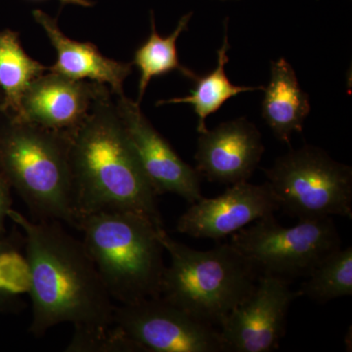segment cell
Instances as JSON below:
<instances>
[{
    "mask_svg": "<svg viewBox=\"0 0 352 352\" xmlns=\"http://www.w3.org/2000/svg\"><path fill=\"white\" fill-rule=\"evenodd\" d=\"M116 106L156 195L175 194L190 204L203 198L200 173L185 163L156 131L141 111L140 104L122 94L117 96Z\"/></svg>",
    "mask_w": 352,
    "mask_h": 352,
    "instance_id": "30bf717a",
    "label": "cell"
},
{
    "mask_svg": "<svg viewBox=\"0 0 352 352\" xmlns=\"http://www.w3.org/2000/svg\"><path fill=\"white\" fill-rule=\"evenodd\" d=\"M263 153L258 127L245 118H239L200 134L195 168L208 182L237 184L252 177Z\"/></svg>",
    "mask_w": 352,
    "mask_h": 352,
    "instance_id": "4fadbf2b",
    "label": "cell"
},
{
    "mask_svg": "<svg viewBox=\"0 0 352 352\" xmlns=\"http://www.w3.org/2000/svg\"><path fill=\"white\" fill-rule=\"evenodd\" d=\"M32 1H44V0H32ZM63 6H78L82 7H91L94 6V2L91 0H59Z\"/></svg>",
    "mask_w": 352,
    "mask_h": 352,
    "instance_id": "7402d4cb",
    "label": "cell"
},
{
    "mask_svg": "<svg viewBox=\"0 0 352 352\" xmlns=\"http://www.w3.org/2000/svg\"><path fill=\"white\" fill-rule=\"evenodd\" d=\"M19 32H0V113L7 117L19 115L21 104L28 88L36 78L48 71L25 53Z\"/></svg>",
    "mask_w": 352,
    "mask_h": 352,
    "instance_id": "2e32d148",
    "label": "cell"
},
{
    "mask_svg": "<svg viewBox=\"0 0 352 352\" xmlns=\"http://www.w3.org/2000/svg\"><path fill=\"white\" fill-rule=\"evenodd\" d=\"M231 245L258 270L292 281L307 277L331 254L342 248L333 217L300 220L298 226H280L274 214L231 235Z\"/></svg>",
    "mask_w": 352,
    "mask_h": 352,
    "instance_id": "52a82bcc",
    "label": "cell"
},
{
    "mask_svg": "<svg viewBox=\"0 0 352 352\" xmlns=\"http://www.w3.org/2000/svg\"><path fill=\"white\" fill-rule=\"evenodd\" d=\"M303 282L300 295L326 303L352 295V248L338 250L322 261Z\"/></svg>",
    "mask_w": 352,
    "mask_h": 352,
    "instance_id": "ffe728a7",
    "label": "cell"
},
{
    "mask_svg": "<svg viewBox=\"0 0 352 352\" xmlns=\"http://www.w3.org/2000/svg\"><path fill=\"white\" fill-rule=\"evenodd\" d=\"M29 266L21 234H0V314H17L29 296Z\"/></svg>",
    "mask_w": 352,
    "mask_h": 352,
    "instance_id": "d6986e66",
    "label": "cell"
},
{
    "mask_svg": "<svg viewBox=\"0 0 352 352\" xmlns=\"http://www.w3.org/2000/svg\"><path fill=\"white\" fill-rule=\"evenodd\" d=\"M230 44L228 41V19L224 21L223 43L217 51V68L212 69L205 76H197L194 82L196 87L191 94L184 97H177L168 100L157 102V106L168 105V104H189L194 109L198 117L197 131L199 134L208 131L206 120L208 116L217 113L224 103L232 97L237 96L243 92L263 90L264 87H240L233 85L227 78L226 66L229 58L227 55Z\"/></svg>",
    "mask_w": 352,
    "mask_h": 352,
    "instance_id": "e0dca14e",
    "label": "cell"
},
{
    "mask_svg": "<svg viewBox=\"0 0 352 352\" xmlns=\"http://www.w3.org/2000/svg\"><path fill=\"white\" fill-rule=\"evenodd\" d=\"M8 219L24 238L32 302L30 332L36 337L63 323L75 336L99 335L113 324L116 303L82 240L60 222L32 220L11 208Z\"/></svg>",
    "mask_w": 352,
    "mask_h": 352,
    "instance_id": "6da1fadb",
    "label": "cell"
},
{
    "mask_svg": "<svg viewBox=\"0 0 352 352\" xmlns=\"http://www.w3.org/2000/svg\"><path fill=\"white\" fill-rule=\"evenodd\" d=\"M0 124H1V113H0Z\"/></svg>",
    "mask_w": 352,
    "mask_h": 352,
    "instance_id": "cb8c5ba5",
    "label": "cell"
},
{
    "mask_svg": "<svg viewBox=\"0 0 352 352\" xmlns=\"http://www.w3.org/2000/svg\"><path fill=\"white\" fill-rule=\"evenodd\" d=\"M10 185L0 173V234L6 232V223L8 214L12 208V196Z\"/></svg>",
    "mask_w": 352,
    "mask_h": 352,
    "instance_id": "44dd1931",
    "label": "cell"
},
{
    "mask_svg": "<svg viewBox=\"0 0 352 352\" xmlns=\"http://www.w3.org/2000/svg\"><path fill=\"white\" fill-rule=\"evenodd\" d=\"M280 208L298 220L352 219V170L305 144L264 168Z\"/></svg>",
    "mask_w": 352,
    "mask_h": 352,
    "instance_id": "8992f818",
    "label": "cell"
},
{
    "mask_svg": "<svg viewBox=\"0 0 352 352\" xmlns=\"http://www.w3.org/2000/svg\"><path fill=\"white\" fill-rule=\"evenodd\" d=\"M76 229L115 302L131 303L161 296L166 265L159 228L135 212L85 215Z\"/></svg>",
    "mask_w": 352,
    "mask_h": 352,
    "instance_id": "277c9868",
    "label": "cell"
},
{
    "mask_svg": "<svg viewBox=\"0 0 352 352\" xmlns=\"http://www.w3.org/2000/svg\"><path fill=\"white\" fill-rule=\"evenodd\" d=\"M32 16L41 25L57 53L48 71L76 80L107 85L116 96L124 94V82L132 73V64L104 56L95 44L69 38L58 25L56 18L36 9Z\"/></svg>",
    "mask_w": 352,
    "mask_h": 352,
    "instance_id": "5bb4252c",
    "label": "cell"
},
{
    "mask_svg": "<svg viewBox=\"0 0 352 352\" xmlns=\"http://www.w3.org/2000/svg\"><path fill=\"white\" fill-rule=\"evenodd\" d=\"M263 91L261 116L275 138L289 146L292 134L302 131L311 106L295 69L284 58L271 61L270 83Z\"/></svg>",
    "mask_w": 352,
    "mask_h": 352,
    "instance_id": "9a60e30c",
    "label": "cell"
},
{
    "mask_svg": "<svg viewBox=\"0 0 352 352\" xmlns=\"http://www.w3.org/2000/svg\"><path fill=\"white\" fill-rule=\"evenodd\" d=\"M107 89L100 83L73 80L53 72L43 74L28 88L19 115L13 119L69 134L82 124Z\"/></svg>",
    "mask_w": 352,
    "mask_h": 352,
    "instance_id": "7c38bea8",
    "label": "cell"
},
{
    "mask_svg": "<svg viewBox=\"0 0 352 352\" xmlns=\"http://www.w3.org/2000/svg\"><path fill=\"white\" fill-rule=\"evenodd\" d=\"M113 325L141 352H226L219 328L161 296L116 305Z\"/></svg>",
    "mask_w": 352,
    "mask_h": 352,
    "instance_id": "ba28073f",
    "label": "cell"
},
{
    "mask_svg": "<svg viewBox=\"0 0 352 352\" xmlns=\"http://www.w3.org/2000/svg\"><path fill=\"white\" fill-rule=\"evenodd\" d=\"M280 210L268 182L230 185L222 195L201 198L177 220L176 230L196 239L220 240Z\"/></svg>",
    "mask_w": 352,
    "mask_h": 352,
    "instance_id": "8fae6325",
    "label": "cell"
},
{
    "mask_svg": "<svg viewBox=\"0 0 352 352\" xmlns=\"http://www.w3.org/2000/svg\"><path fill=\"white\" fill-rule=\"evenodd\" d=\"M170 264L164 270L161 296L198 320L219 328L256 287L258 270L230 243L197 251L159 231Z\"/></svg>",
    "mask_w": 352,
    "mask_h": 352,
    "instance_id": "5b68a950",
    "label": "cell"
},
{
    "mask_svg": "<svg viewBox=\"0 0 352 352\" xmlns=\"http://www.w3.org/2000/svg\"><path fill=\"white\" fill-rule=\"evenodd\" d=\"M69 138L1 113L0 173L38 220L76 228Z\"/></svg>",
    "mask_w": 352,
    "mask_h": 352,
    "instance_id": "3957f363",
    "label": "cell"
},
{
    "mask_svg": "<svg viewBox=\"0 0 352 352\" xmlns=\"http://www.w3.org/2000/svg\"><path fill=\"white\" fill-rule=\"evenodd\" d=\"M112 94L111 89L103 92L85 120L69 133L76 223L85 215L122 210L143 215L164 228L156 193Z\"/></svg>",
    "mask_w": 352,
    "mask_h": 352,
    "instance_id": "7a4b0ae2",
    "label": "cell"
},
{
    "mask_svg": "<svg viewBox=\"0 0 352 352\" xmlns=\"http://www.w3.org/2000/svg\"><path fill=\"white\" fill-rule=\"evenodd\" d=\"M192 16L193 12L183 15L178 21L175 31L166 38H163L157 34L154 12L151 11L150 13L151 34L147 41L136 50L133 62H132V65H135L140 72L138 103L140 104L142 101L148 85L155 76H164L170 74V72L178 71L182 76H186L190 80H196L198 76L196 75L195 72L191 71L180 63L177 47H176L180 34L188 29Z\"/></svg>",
    "mask_w": 352,
    "mask_h": 352,
    "instance_id": "ac0fdd59",
    "label": "cell"
},
{
    "mask_svg": "<svg viewBox=\"0 0 352 352\" xmlns=\"http://www.w3.org/2000/svg\"><path fill=\"white\" fill-rule=\"evenodd\" d=\"M291 281L261 275L251 294L227 315L219 327L226 352H271L279 349L287 315L298 296Z\"/></svg>",
    "mask_w": 352,
    "mask_h": 352,
    "instance_id": "9c48e42d",
    "label": "cell"
},
{
    "mask_svg": "<svg viewBox=\"0 0 352 352\" xmlns=\"http://www.w3.org/2000/svg\"><path fill=\"white\" fill-rule=\"evenodd\" d=\"M220 1H238V0H220Z\"/></svg>",
    "mask_w": 352,
    "mask_h": 352,
    "instance_id": "603a6c76",
    "label": "cell"
}]
</instances>
